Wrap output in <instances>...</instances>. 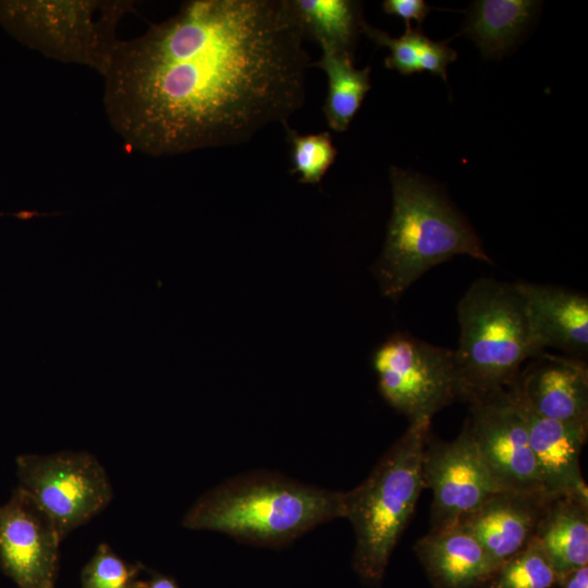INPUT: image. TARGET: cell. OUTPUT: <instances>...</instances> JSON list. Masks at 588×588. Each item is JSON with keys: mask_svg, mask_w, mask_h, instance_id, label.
Masks as SVG:
<instances>
[{"mask_svg": "<svg viewBox=\"0 0 588 588\" xmlns=\"http://www.w3.org/2000/svg\"><path fill=\"white\" fill-rule=\"evenodd\" d=\"M550 498L541 492L500 490L457 524L475 537L498 568L531 543Z\"/></svg>", "mask_w": 588, "mask_h": 588, "instance_id": "cell-13", "label": "cell"}, {"mask_svg": "<svg viewBox=\"0 0 588 588\" xmlns=\"http://www.w3.org/2000/svg\"><path fill=\"white\" fill-rule=\"evenodd\" d=\"M372 366L380 394L409 422L431 421L461 399L454 350L396 332L376 348Z\"/></svg>", "mask_w": 588, "mask_h": 588, "instance_id": "cell-7", "label": "cell"}, {"mask_svg": "<svg viewBox=\"0 0 588 588\" xmlns=\"http://www.w3.org/2000/svg\"><path fill=\"white\" fill-rule=\"evenodd\" d=\"M532 413L588 425V366L585 359L543 352L527 360L505 388Z\"/></svg>", "mask_w": 588, "mask_h": 588, "instance_id": "cell-12", "label": "cell"}, {"mask_svg": "<svg viewBox=\"0 0 588 588\" xmlns=\"http://www.w3.org/2000/svg\"><path fill=\"white\" fill-rule=\"evenodd\" d=\"M130 0L0 1V22L49 59L105 75L120 39L117 28L135 11Z\"/></svg>", "mask_w": 588, "mask_h": 588, "instance_id": "cell-6", "label": "cell"}, {"mask_svg": "<svg viewBox=\"0 0 588 588\" xmlns=\"http://www.w3.org/2000/svg\"><path fill=\"white\" fill-rule=\"evenodd\" d=\"M457 320L454 357L462 401L507 388L527 360L546 352L514 283L476 280L457 304Z\"/></svg>", "mask_w": 588, "mask_h": 588, "instance_id": "cell-4", "label": "cell"}, {"mask_svg": "<svg viewBox=\"0 0 588 588\" xmlns=\"http://www.w3.org/2000/svg\"><path fill=\"white\" fill-rule=\"evenodd\" d=\"M560 575L536 541L500 565L482 588H559Z\"/></svg>", "mask_w": 588, "mask_h": 588, "instance_id": "cell-21", "label": "cell"}, {"mask_svg": "<svg viewBox=\"0 0 588 588\" xmlns=\"http://www.w3.org/2000/svg\"><path fill=\"white\" fill-rule=\"evenodd\" d=\"M382 7L387 14L403 19L406 27L411 26L412 20L421 24L431 10L422 0H385Z\"/></svg>", "mask_w": 588, "mask_h": 588, "instance_id": "cell-26", "label": "cell"}, {"mask_svg": "<svg viewBox=\"0 0 588 588\" xmlns=\"http://www.w3.org/2000/svg\"><path fill=\"white\" fill-rule=\"evenodd\" d=\"M537 7L538 2L529 0L476 1L464 33L486 59H501L528 25Z\"/></svg>", "mask_w": 588, "mask_h": 588, "instance_id": "cell-19", "label": "cell"}, {"mask_svg": "<svg viewBox=\"0 0 588 588\" xmlns=\"http://www.w3.org/2000/svg\"><path fill=\"white\" fill-rule=\"evenodd\" d=\"M421 468L424 486L432 491L430 531L457 524L500 491L478 452L467 419L452 441L428 432Z\"/></svg>", "mask_w": 588, "mask_h": 588, "instance_id": "cell-9", "label": "cell"}, {"mask_svg": "<svg viewBox=\"0 0 588 588\" xmlns=\"http://www.w3.org/2000/svg\"><path fill=\"white\" fill-rule=\"evenodd\" d=\"M305 39L320 48L353 56L364 20L360 5L350 0H289Z\"/></svg>", "mask_w": 588, "mask_h": 588, "instance_id": "cell-18", "label": "cell"}, {"mask_svg": "<svg viewBox=\"0 0 588 588\" xmlns=\"http://www.w3.org/2000/svg\"><path fill=\"white\" fill-rule=\"evenodd\" d=\"M526 304L539 347L585 359L588 354V297L554 285L514 283Z\"/></svg>", "mask_w": 588, "mask_h": 588, "instance_id": "cell-15", "label": "cell"}, {"mask_svg": "<svg viewBox=\"0 0 588 588\" xmlns=\"http://www.w3.org/2000/svg\"><path fill=\"white\" fill-rule=\"evenodd\" d=\"M61 541L50 517L19 487L0 505V564L20 588H56Z\"/></svg>", "mask_w": 588, "mask_h": 588, "instance_id": "cell-11", "label": "cell"}, {"mask_svg": "<svg viewBox=\"0 0 588 588\" xmlns=\"http://www.w3.org/2000/svg\"><path fill=\"white\" fill-rule=\"evenodd\" d=\"M142 569V564L128 563L100 543L81 572L79 588H133Z\"/></svg>", "mask_w": 588, "mask_h": 588, "instance_id": "cell-23", "label": "cell"}, {"mask_svg": "<svg viewBox=\"0 0 588 588\" xmlns=\"http://www.w3.org/2000/svg\"><path fill=\"white\" fill-rule=\"evenodd\" d=\"M414 551L433 588H482L497 569L482 546L458 524L429 530Z\"/></svg>", "mask_w": 588, "mask_h": 588, "instance_id": "cell-16", "label": "cell"}, {"mask_svg": "<svg viewBox=\"0 0 588 588\" xmlns=\"http://www.w3.org/2000/svg\"><path fill=\"white\" fill-rule=\"evenodd\" d=\"M430 421L409 422L367 478L344 492V518L355 534L353 567L368 586L381 584L391 554L422 490V450Z\"/></svg>", "mask_w": 588, "mask_h": 588, "instance_id": "cell-5", "label": "cell"}, {"mask_svg": "<svg viewBox=\"0 0 588 588\" xmlns=\"http://www.w3.org/2000/svg\"><path fill=\"white\" fill-rule=\"evenodd\" d=\"M284 128L291 147V172L301 183L319 184L338 155L330 133L299 134L289 124Z\"/></svg>", "mask_w": 588, "mask_h": 588, "instance_id": "cell-22", "label": "cell"}, {"mask_svg": "<svg viewBox=\"0 0 588 588\" xmlns=\"http://www.w3.org/2000/svg\"><path fill=\"white\" fill-rule=\"evenodd\" d=\"M133 588H180L176 581L167 575L154 573L147 579H137Z\"/></svg>", "mask_w": 588, "mask_h": 588, "instance_id": "cell-28", "label": "cell"}, {"mask_svg": "<svg viewBox=\"0 0 588 588\" xmlns=\"http://www.w3.org/2000/svg\"><path fill=\"white\" fill-rule=\"evenodd\" d=\"M457 53L443 41H433L425 37L420 47L419 69L426 70L432 75L441 76L445 82L446 68L454 62Z\"/></svg>", "mask_w": 588, "mask_h": 588, "instance_id": "cell-25", "label": "cell"}, {"mask_svg": "<svg viewBox=\"0 0 588 588\" xmlns=\"http://www.w3.org/2000/svg\"><path fill=\"white\" fill-rule=\"evenodd\" d=\"M15 465L17 487L50 517L62 540L112 500L103 466L86 451L21 454Z\"/></svg>", "mask_w": 588, "mask_h": 588, "instance_id": "cell-8", "label": "cell"}, {"mask_svg": "<svg viewBox=\"0 0 588 588\" xmlns=\"http://www.w3.org/2000/svg\"><path fill=\"white\" fill-rule=\"evenodd\" d=\"M335 518H344V492L255 471L199 497L183 516L182 526L256 546L282 547Z\"/></svg>", "mask_w": 588, "mask_h": 588, "instance_id": "cell-2", "label": "cell"}, {"mask_svg": "<svg viewBox=\"0 0 588 588\" xmlns=\"http://www.w3.org/2000/svg\"><path fill=\"white\" fill-rule=\"evenodd\" d=\"M390 181L391 218L372 266L384 297L397 301L425 272L456 255L492 262L470 224L434 186L395 167Z\"/></svg>", "mask_w": 588, "mask_h": 588, "instance_id": "cell-3", "label": "cell"}, {"mask_svg": "<svg viewBox=\"0 0 588 588\" xmlns=\"http://www.w3.org/2000/svg\"><path fill=\"white\" fill-rule=\"evenodd\" d=\"M516 404L526 419L529 444L547 494L588 501V487L579 464L588 425L546 418Z\"/></svg>", "mask_w": 588, "mask_h": 588, "instance_id": "cell-14", "label": "cell"}, {"mask_svg": "<svg viewBox=\"0 0 588 588\" xmlns=\"http://www.w3.org/2000/svg\"><path fill=\"white\" fill-rule=\"evenodd\" d=\"M362 33L366 34L378 46L387 47L391 53L385 59V68L396 70L403 75L420 72V47L426 37L421 28L406 27L401 37H392L388 33L364 22Z\"/></svg>", "mask_w": 588, "mask_h": 588, "instance_id": "cell-24", "label": "cell"}, {"mask_svg": "<svg viewBox=\"0 0 588 588\" xmlns=\"http://www.w3.org/2000/svg\"><path fill=\"white\" fill-rule=\"evenodd\" d=\"M313 65L321 69L328 78L323 103L328 125L335 132H344L371 88L370 66L357 70L353 56L328 48H321V57Z\"/></svg>", "mask_w": 588, "mask_h": 588, "instance_id": "cell-20", "label": "cell"}, {"mask_svg": "<svg viewBox=\"0 0 588 588\" xmlns=\"http://www.w3.org/2000/svg\"><path fill=\"white\" fill-rule=\"evenodd\" d=\"M468 403L469 429L497 488L547 494L529 444L526 419L506 389Z\"/></svg>", "mask_w": 588, "mask_h": 588, "instance_id": "cell-10", "label": "cell"}, {"mask_svg": "<svg viewBox=\"0 0 588 588\" xmlns=\"http://www.w3.org/2000/svg\"><path fill=\"white\" fill-rule=\"evenodd\" d=\"M289 0H191L120 40L103 103L124 144L150 156L241 144L305 100L309 57Z\"/></svg>", "mask_w": 588, "mask_h": 588, "instance_id": "cell-1", "label": "cell"}, {"mask_svg": "<svg viewBox=\"0 0 588 588\" xmlns=\"http://www.w3.org/2000/svg\"><path fill=\"white\" fill-rule=\"evenodd\" d=\"M534 541L559 575L588 565V501L571 495L550 498Z\"/></svg>", "mask_w": 588, "mask_h": 588, "instance_id": "cell-17", "label": "cell"}, {"mask_svg": "<svg viewBox=\"0 0 588 588\" xmlns=\"http://www.w3.org/2000/svg\"><path fill=\"white\" fill-rule=\"evenodd\" d=\"M559 588H588V565L560 575Z\"/></svg>", "mask_w": 588, "mask_h": 588, "instance_id": "cell-27", "label": "cell"}]
</instances>
